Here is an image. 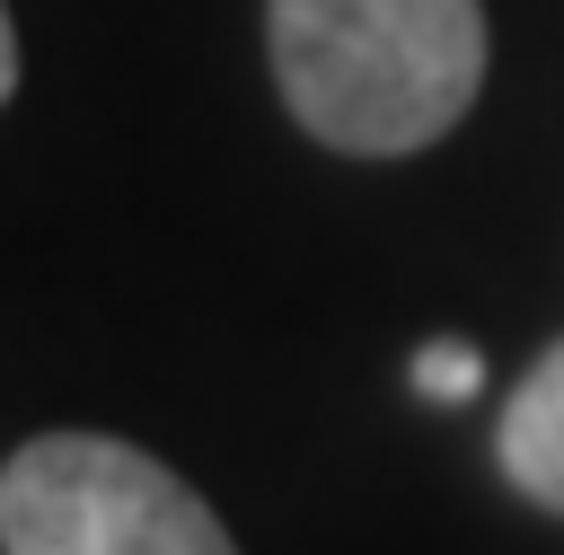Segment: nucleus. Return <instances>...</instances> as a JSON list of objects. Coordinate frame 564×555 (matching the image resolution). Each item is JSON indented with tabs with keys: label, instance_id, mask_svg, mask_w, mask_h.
I'll return each instance as SVG.
<instances>
[{
	"label": "nucleus",
	"instance_id": "obj_1",
	"mask_svg": "<svg viewBox=\"0 0 564 555\" xmlns=\"http://www.w3.org/2000/svg\"><path fill=\"white\" fill-rule=\"evenodd\" d=\"M264 26L282 106L352 159L441 141L485 79L476 0H273Z\"/></svg>",
	"mask_w": 564,
	"mask_h": 555
},
{
	"label": "nucleus",
	"instance_id": "obj_2",
	"mask_svg": "<svg viewBox=\"0 0 564 555\" xmlns=\"http://www.w3.org/2000/svg\"><path fill=\"white\" fill-rule=\"evenodd\" d=\"M9 555H238L212 502L132 440L44 432L0 467Z\"/></svg>",
	"mask_w": 564,
	"mask_h": 555
},
{
	"label": "nucleus",
	"instance_id": "obj_3",
	"mask_svg": "<svg viewBox=\"0 0 564 555\" xmlns=\"http://www.w3.org/2000/svg\"><path fill=\"white\" fill-rule=\"evenodd\" d=\"M494 458H502V476L538 511H564V344H546L538 370L511 388L502 432H494Z\"/></svg>",
	"mask_w": 564,
	"mask_h": 555
},
{
	"label": "nucleus",
	"instance_id": "obj_4",
	"mask_svg": "<svg viewBox=\"0 0 564 555\" xmlns=\"http://www.w3.org/2000/svg\"><path fill=\"white\" fill-rule=\"evenodd\" d=\"M414 388H423V396H441V405L476 396V388H485V361H476V344H423V352H414Z\"/></svg>",
	"mask_w": 564,
	"mask_h": 555
},
{
	"label": "nucleus",
	"instance_id": "obj_5",
	"mask_svg": "<svg viewBox=\"0 0 564 555\" xmlns=\"http://www.w3.org/2000/svg\"><path fill=\"white\" fill-rule=\"evenodd\" d=\"M18 88V35H9V0H0V97Z\"/></svg>",
	"mask_w": 564,
	"mask_h": 555
}]
</instances>
